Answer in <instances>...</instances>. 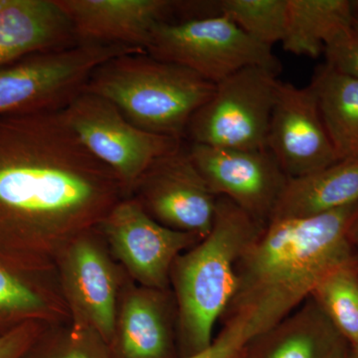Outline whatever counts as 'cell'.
Returning a JSON list of instances; mask_svg holds the SVG:
<instances>
[{
    "instance_id": "obj_1",
    "label": "cell",
    "mask_w": 358,
    "mask_h": 358,
    "mask_svg": "<svg viewBox=\"0 0 358 358\" xmlns=\"http://www.w3.org/2000/svg\"><path fill=\"white\" fill-rule=\"evenodd\" d=\"M124 199L61 110L0 115V261L55 274L59 254Z\"/></svg>"
},
{
    "instance_id": "obj_2",
    "label": "cell",
    "mask_w": 358,
    "mask_h": 358,
    "mask_svg": "<svg viewBox=\"0 0 358 358\" xmlns=\"http://www.w3.org/2000/svg\"><path fill=\"white\" fill-rule=\"evenodd\" d=\"M357 209L266 225L238 260L236 289L220 322L241 324L254 338L294 312L327 274L358 256L350 236Z\"/></svg>"
},
{
    "instance_id": "obj_3",
    "label": "cell",
    "mask_w": 358,
    "mask_h": 358,
    "mask_svg": "<svg viewBox=\"0 0 358 358\" xmlns=\"http://www.w3.org/2000/svg\"><path fill=\"white\" fill-rule=\"evenodd\" d=\"M264 227L234 202L218 196L210 232L174 261L169 285L179 358L211 345L216 324L234 296L238 260Z\"/></svg>"
},
{
    "instance_id": "obj_4",
    "label": "cell",
    "mask_w": 358,
    "mask_h": 358,
    "mask_svg": "<svg viewBox=\"0 0 358 358\" xmlns=\"http://www.w3.org/2000/svg\"><path fill=\"white\" fill-rule=\"evenodd\" d=\"M215 86L187 68L145 52L124 54L98 66L84 91L107 99L138 128L182 141L193 115Z\"/></svg>"
},
{
    "instance_id": "obj_5",
    "label": "cell",
    "mask_w": 358,
    "mask_h": 358,
    "mask_svg": "<svg viewBox=\"0 0 358 358\" xmlns=\"http://www.w3.org/2000/svg\"><path fill=\"white\" fill-rule=\"evenodd\" d=\"M143 52L119 45L77 44L20 59L0 69V115L62 110L84 91L98 66Z\"/></svg>"
},
{
    "instance_id": "obj_6",
    "label": "cell",
    "mask_w": 358,
    "mask_h": 358,
    "mask_svg": "<svg viewBox=\"0 0 358 358\" xmlns=\"http://www.w3.org/2000/svg\"><path fill=\"white\" fill-rule=\"evenodd\" d=\"M147 53L187 68L215 85L251 66L277 75L281 70L271 47L252 39L221 15L162 23L152 33Z\"/></svg>"
},
{
    "instance_id": "obj_7",
    "label": "cell",
    "mask_w": 358,
    "mask_h": 358,
    "mask_svg": "<svg viewBox=\"0 0 358 358\" xmlns=\"http://www.w3.org/2000/svg\"><path fill=\"white\" fill-rule=\"evenodd\" d=\"M272 71L251 66L216 84L193 115L186 134L192 143L239 150H265L279 80Z\"/></svg>"
},
{
    "instance_id": "obj_8",
    "label": "cell",
    "mask_w": 358,
    "mask_h": 358,
    "mask_svg": "<svg viewBox=\"0 0 358 358\" xmlns=\"http://www.w3.org/2000/svg\"><path fill=\"white\" fill-rule=\"evenodd\" d=\"M61 113L90 154L115 173L124 197L131 196L138 179L155 160L182 145L178 138L138 128L114 103L89 92H82Z\"/></svg>"
},
{
    "instance_id": "obj_9",
    "label": "cell",
    "mask_w": 358,
    "mask_h": 358,
    "mask_svg": "<svg viewBox=\"0 0 358 358\" xmlns=\"http://www.w3.org/2000/svg\"><path fill=\"white\" fill-rule=\"evenodd\" d=\"M55 273L70 324L92 329L110 345L120 294L128 275L113 258L96 228L75 238L62 250Z\"/></svg>"
},
{
    "instance_id": "obj_10",
    "label": "cell",
    "mask_w": 358,
    "mask_h": 358,
    "mask_svg": "<svg viewBox=\"0 0 358 358\" xmlns=\"http://www.w3.org/2000/svg\"><path fill=\"white\" fill-rule=\"evenodd\" d=\"M96 229L129 279L157 289H171L174 261L201 240L162 225L133 197L120 200Z\"/></svg>"
},
{
    "instance_id": "obj_11",
    "label": "cell",
    "mask_w": 358,
    "mask_h": 358,
    "mask_svg": "<svg viewBox=\"0 0 358 358\" xmlns=\"http://www.w3.org/2000/svg\"><path fill=\"white\" fill-rule=\"evenodd\" d=\"M129 197L169 229L202 239L213 225L217 197L182 145L155 160Z\"/></svg>"
},
{
    "instance_id": "obj_12",
    "label": "cell",
    "mask_w": 358,
    "mask_h": 358,
    "mask_svg": "<svg viewBox=\"0 0 358 358\" xmlns=\"http://www.w3.org/2000/svg\"><path fill=\"white\" fill-rule=\"evenodd\" d=\"M188 152L216 197H226L267 225L289 179L268 150H227L192 143Z\"/></svg>"
},
{
    "instance_id": "obj_13",
    "label": "cell",
    "mask_w": 358,
    "mask_h": 358,
    "mask_svg": "<svg viewBox=\"0 0 358 358\" xmlns=\"http://www.w3.org/2000/svg\"><path fill=\"white\" fill-rule=\"evenodd\" d=\"M267 148L289 178L339 162L310 85L300 88L279 80Z\"/></svg>"
},
{
    "instance_id": "obj_14",
    "label": "cell",
    "mask_w": 358,
    "mask_h": 358,
    "mask_svg": "<svg viewBox=\"0 0 358 358\" xmlns=\"http://www.w3.org/2000/svg\"><path fill=\"white\" fill-rule=\"evenodd\" d=\"M72 25L78 44L119 45L147 52L155 28L171 22L178 1L56 0Z\"/></svg>"
},
{
    "instance_id": "obj_15",
    "label": "cell",
    "mask_w": 358,
    "mask_h": 358,
    "mask_svg": "<svg viewBox=\"0 0 358 358\" xmlns=\"http://www.w3.org/2000/svg\"><path fill=\"white\" fill-rule=\"evenodd\" d=\"M110 350L115 358H179L171 289L122 285Z\"/></svg>"
},
{
    "instance_id": "obj_16",
    "label": "cell",
    "mask_w": 358,
    "mask_h": 358,
    "mask_svg": "<svg viewBox=\"0 0 358 358\" xmlns=\"http://www.w3.org/2000/svg\"><path fill=\"white\" fill-rule=\"evenodd\" d=\"M77 44L56 0H0V69L32 54Z\"/></svg>"
},
{
    "instance_id": "obj_17",
    "label": "cell",
    "mask_w": 358,
    "mask_h": 358,
    "mask_svg": "<svg viewBox=\"0 0 358 358\" xmlns=\"http://www.w3.org/2000/svg\"><path fill=\"white\" fill-rule=\"evenodd\" d=\"M348 346L310 296L279 324L252 338L248 358H336Z\"/></svg>"
},
{
    "instance_id": "obj_18",
    "label": "cell",
    "mask_w": 358,
    "mask_h": 358,
    "mask_svg": "<svg viewBox=\"0 0 358 358\" xmlns=\"http://www.w3.org/2000/svg\"><path fill=\"white\" fill-rule=\"evenodd\" d=\"M355 203L358 159L339 160L320 171L289 178L268 223L315 217Z\"/></svg>"
},
{
    "instance_id": "obj_19",
    "label": "cell",
    "mask_w": 358,
    "mask_h": 358,
    "mask_svg": "<svg viewBox=\"0 0 358 358\" xmlns=\"http://www.w3.org/2000/svg\"><path fill=\"white\" fill-rule=\"evenodd\" d=\"M55 274L27 272L0 261V336L26 322H70Z\"/></svg>"
},
{
    "instance_id": "obj_20",
    "label": "cell",
    "mask_w": 358,
    "mask_h": 358,
    "mask_svg": "<svg viewBox=\"0 0 358 358\" xmlns=\"http://www.w3.org/2000/svg\"><path fill=\"white\" fill-rule=\"evenodd\" d=\"M353 17L352 1L348 0H288L282 48L294 55L319 57Z\"/></svg>"
},
{
    "instance_id": "obj_21",
    "label": "cell",
    "mask_w": 358,
    "mask_h": 358,
    "mask_svg": "<svg viewBox=\"0 0 358 358\" xmlns=\"http://www.w3.org/2000/svg\"><path fill=\"white\" fill-rule=\"evenodd\" d=\"M310 85L338 159H358V80L326 64Z\"/></svg>"
},
{
    "instance_id": "obj_22",
    "label": "cell",
    "mask_w": 358,
    "mask_h": 358,
    "mask_svg": "<svg viewBox=\"0 0 358 358\" xmlns=\"http://www.w3.org/2000/svg\"><path fill=\"white\" fill-rule=\"evenodd\" d=\"M310 298L355 348L358 343V256L327 274Z\"/></svg>"
},
{
    "instance_id": "obj_23",
    "label": "cell",
    "mask_w": 358,
    "mask_h": 358,
    "mask_svg": "<svg viewBox=\"0 0 358 358\" xmlns=\"http://www.w3.org/2000/svg\"><path fill=\"white\" fill-rule=\"evenodd\" d=\"M288 0H219L211 1L212 16L232 21L259 43L271 47L282 41Z\"/></svg>"
},
{
    "instance_id": "obj_24",
    "label": "cell",
    "mask_w": 358,
    "mask_h": 358,
    "mask_svg": "<svg viewBox=\"0 0 358 358\" xmlns=\"http://www.w3.org/2000/svg\"><path fill=\"white\" fill-rule=\"evenodd\" d=\"M22 358H115L110 345L85 327L50 326Z\"/></svg>"
},
{
    "instance_id": "obj_25",
    "label": "cell",
    "mask_w": 358,
    "mask_h": 358,
    "mask_svg": "<svg viewBox=\"0 0 358 358\" xmlns=\"http://www.w3.org/2000/svg\"><path fill=\"white\" fill-rule=\"evenodd\" d=\"M352 25L324 49L327 65L331 69L358 80V2L352 1Z\"/></svg>"
},
{
    "instance_id": "obj_26",
    "label": "cell",
    "mask_w": 358,
    "mask_h": 358,
    "mask_svg": "<svg viewBox=\"0 0 358 358\" xmlns=\"http://www.w3.org/2000/svg\"><path fill=\"white\" fill-rule=\"evenodd\" d=\"M211 345L201 352L181 358H248L252 338L246 327L235 322L222 324Z\"/></svg>"
},
{
    "instance_id": "obj_27",
    "label": "cell",
    "mask_w": 358,
    "mask_h": 358,
    "mask_svg": "<svg viewBox=\"0 0 358 358\" xmlns=\"http://www.w3.org/2000/svg\"><path fill=\"white\" fill-rule=\"evenodd\" d=\"M51 324L26 322L0 336V358H22Z\"/></svg>"
},
{
    "instance_id": "obj_28",
    "label": "cell",
    "mask_w": 358,
    "mask_h": 358,
    "mask_svg": "<svg viewBox=\"0 0 358 358\" xmlns=\"http://www.w3.org/2000/svg\"><path fill=\"white\" fill-rule=\"evenodd\" d=\"M350 236L353 246L358 252V209L350 226Z\"/></svg>"
},
{
    "instance_id": "obj_29",
    "label": "cell",
    "mask_w": 358,
    "mask_h": 358,
    "mask_svg": "<svg viewBox=\"0 0 358 358\" xmlns=\"http://www.w3.org/2000/svg\"><path fill=\"white\" fill-rule=\"evenodd\" d=\"M336 358H355V355H353V352L352 350V346H348V348H345L341 355H338Z\"/></svg>"
},
{
    "instance_id": "obj_30",
    "label": "cell",
    "mask_w": 358,
    "mask_h": 358,
    "mask_svg": "<svg viewBox=\"0 0 358 358\" xmlns=\"http://www.w3.org/2000/svg\"><path fill=\"white\" fill-rule=\"evenodd\" d=\"M353 355H355V358H358V343L357 345L355 346V348H352Z\"/></svg>"
}]
</instances>
